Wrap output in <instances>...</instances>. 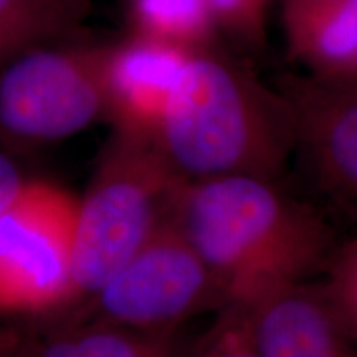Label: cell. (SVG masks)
I'll list each match as a JSON object with an SVG mask.
<instances>
[{
	"label": "cell",
	"instance_id": "cell-10",
	"mask_svg": "<svg viewBox=\"0 0 357 357\" xmlns=\"http://www.w3.org/2000/svg\"><path fill=\"white\" fill-rule=\"evenodd\" d=\"M17 329L26 357H187L197 339L190 328L147 331L75 314Z\"/></svg>",
	"mask_w": 357,
	"mask_h": 357
},
{
	"label": "cell",
	"instance_id": "cell-17",
	"mask_svg": "<svg viewBox=\"0 0 357 357\" xmlns=\"http://www.w3.org/2000/svg\"><path fill=\"white\" fill-rule=\"evenodd\" d=\"M26 178L29 177L24 176L20 166L13 159V154L0 149V212L10 204Z\"/></svg>",
	"mask_w": 357,
	"mask_h": 357
},
{
	"label": "cell",
	"instance_id": "cell-18",
	"mask_svg": "<svg viewBox=\"0 0 357 357\" xmlns=\"http://www.w3.org/2000/svg\"><path fill=\"white\" fill-rule=\"evenodd\" d=\"M0 357H26L19 329H3L0 333Z\"/></svg>",
	"mask_w": 357,
	"mask_h": 357
},
{
	"label": "cell",
	"instance_id": "cell-5",
	"mask_svg": "<svg viewBox=\"0 0 357 357\" xmlns=\"http://www.w3.org/2000/svg\"><path fill=\"white\" fill-rule=\"evenodd\" d=\"M111 47H40L0 73V141L29 151L73 136L106 118Z\"/></svg>",
	"mask_w": 357,
	"mask_h": 357
},
{
	"label": "cell",
	"instance_id": "cell-11",
	"mask_svg": "<svg viewBox=\"0 0 357 357\" xmlns=\"http://www.w3.org/2000/svg\"><path fill=\"white\" fill-rule=\"evenodd\" d=\"M288 50L311 77L346 79L357 68V0H283Z\"/></svg>",
	"mask_w": 357,
	"mask_h": 357
},
{
	"label": "cell",
	"instance_id": "cell-14",
	"mask_svg": "<svg viewBox=\"0 0 357 357\" xmlns=\"http://www.w3.org/2000/svg\"><path fill=\"white\" fill-rule=\"evenodd\" d=\"M321 283L347 333L357 342V238L334 248Z\"/></svg>",
	"mask_w": 357,
	"mask_h": 357
},
{
	"label": "cell",
	"instance_id": "cell-1",
	"mask_svg": "<svg viewBox=\"0 0 357 357\" xmlns=\"http://www.w3.org/2000/svg\"><path fill=\"white\" fill-rule=\"evenodd\" d=\"M174 223L211 270L227 307L310 280L336 248L319 208L268 178L185 182Z\"/></svg>",
	"mask_w": 357,
	"mask_h": 357
},
{
	"label": "cell",
	"instance_id": "cell-4",
	"mask_svg": "<svg viewBox=\"0 0 357 357\" xmlns=\"http://www.w3.org/2000/svg\"><path fill=\"white\" fill-rule=\"evenodd\" d=\"M78 197L26 178L0 212V314L48 319L77 306Z\"/></svg>",
	"mask_w": 357,
	"mask_h": 357
},
{
	"label": "cell",
	"instance_id": "cell-2",
	"mask_svg": "<svg viewBox=\"0 0 357 357\" xmlns=\"http://www.w3.org/2000/svg\"><path fill=\"white\" fill-rule=\"evenodd\" d=\"M153 141L185 182L280 181L293 158V119L281 91L202 50L187 61Z\"/></svg>",
	"mask_w": 357,
	"mask_h": 357
},
{
	"label": "cell",
	"instance_id": "cell-8",
	"mask_svg": "<svg viewBox=\"0 0 357 357\" xmlns=\"http://www.w3.org/2000/svg\"><path fill=\"white\" fill-rule=\"evenodd\" d=\"M236 310L253 357H357V342L323 283L288 284Z\"/></svg>",
	"mask_w": 357,
	"mask_h": 357
},
{
	"label": "cell",
	"instance_id": "cell-7",
	"mask_svg": "<svg viewBox=\"0 0 357 357\" xmlns=\"http://www.w3.org/2000/svg\"><path fill=\"white\" fill-rule=\"evenodd\" d=\"M294 149L312 187L342 215L357 220V82L284 79Z\"/></svg>",
	"mask_w": 357,
	"mask_h": 357
},
{
	"label": "cell",
	"instance_id": "cell-16",
	"mask_svg": "<svg viewBox=\"0 0 357 357\" xmlns=\"http://www.w3.org/2000/svg\"><path fill=\"white\" fill-rule=\"evenodd\" d=\"M187 357H253L240 310L230 306L215 314L213 324L197 336Z\"/></svg>",
	"mask_w": 357,
	"mask_h": 357
},
{
	"label": "cell",
	"instance_id": "cell-13",
	"mask_svg": "<svg viewBox=\"0 0 357 357\" xmlns=\"http://www.w3.org/2000/svg\"><path fill=\"white\" fill-rule=\"evenodd\" d=\"M134 35L197 53L211 42L215 20L207 0H129Z\"/></svg>",
	"mask_w": 357,
	"mask_h": 357
},
{
	"label": "cell",
	"instance_id": "cell-6",
	"mask_svg": "<svg viewBox=\"0 0 357 357\" xmlns=\"http://www.w3.org/2000/svg\"><path fill=\"white\" fill-rule=\"evenodd\" d=\"M225 307L222 288L172 218L93 296L65 314L172 331Z\"/></svg>",
	"mask_w": 357,
	"mask_h": 357
},
{
	"label": "cell",
	"instance_id": "cell-12",
	"mask_svg": "<svg viewBox=\"0 0 357 357\" xmlns=\"http://www.w3.org/2000/svg\"><path fill=\"white\" fill-rule=\"evenodd\" d=\"M89 0H0V66L56 43L86 17Z\"/></svg>",
	"mask_w": 357,
	"mask_h": 357
},
{
	"label": "cell",
	"instance_id": "cell-15",
	"mask_svg": "<svg viewBox=\"0 0 357 357\" xmlns=\"http://www.w3.org/2000/svg\"><path fill=\"white\" fill-rule=\"evenodd\" d=\"M215 25L225 29L252 48L266 42L268 10L271 0H207Z\"/></svg>",
	"mask_w": 357,
	"mask_h": 357
},
{
	"label": "cell",
	"instance_id": "cell-19",
	"mask_svg": "<svg viewBox=\"0 0 357 357\" xmlns=\"http://www.w3.org/2000/svg\"><path fill=\"white\" fill-rule=\"evenodd\" d=\"M346 79H351V82H357V68H356L354 73H352L351 77H349V78H346Z\"/></svg>",
	"mask_w": 357,
	"mask_h": 357
},
{
	"label": "cell",
	"instance_id": "cell-9",
	"mask_svg": "<svg viewBox=\"0 0 357 357\" xmlns=\"http://www.w3.org/2000/svg\"><path fill=\"white\" fill-rule=\"evenodd\" d=\"M192 53L134 35L111 47L106 118L113 131L154 139Z\"/></svg>",
	"mask_w": 357,
	"mask_h": 357
},
{
	"label": "cell",
	"instance_id": "cell-3",
	"mask_svg": "<svg viewBox=\"0 0 357 357\" xmlns=\"http://www.w3.org/2000/svg\"><path fill=\"white\" fill-rule=\"evenodd\" d=\"M184 184L153 139L113 131L78 197L77 306L172 220Z\"/></svg>",
	"mask_w": 357,
	"mask_h": 357
}]
</instances>
